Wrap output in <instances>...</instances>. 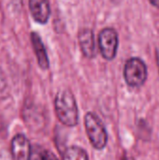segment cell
<instances>
[{"mask_svg":"<svg viewBox=\"0 0 159 160\" xmlns=\"http://www.w3.org/2000/svg\"><path fill=\"white\" fill-rule=\"evenodd\" d=\"M11 154L14 160L31 159V145L22 134H17L11 142Z\"/></svg>","mask_w":159,"mask_h":160,"instance_id":"5","label":"cell"},{"mask_svg":"<svg viewBox=\"0 0 159 160\" xmlns=\"http://www.w3.org/2000/svg\"><path fill=\"white\" fill-rule=\"evenodd\" d=\"M124 77L129 86H142L147 78V68L144 62L140 58L129 59L125 66Z\"/></svg>","mask_w":159,"mask_h":160,"instance_id":"3","label":"cell"},{"mask_svg":"<svg viewBox=\"0 0 159 160\" xmlns=\"http://www.w3.org/2000/svg\"><path fill=\"white\" fill-rule=\"evenodd\" d=\"M57 118L67 127H74L79 121V111L73 94L69 90H61L54 100Z\"/></svg>","mask_w":159,"mask_h":160,"instance_id":"1","label":"cell"},{"mask_svg":"<svg viewBox=\"0 0 159 160\" xmlns=\"http://www.w3.org/2000/svg\"><path fill=\"white\" fill-rule=\"evenodd\" d=\"M0 160H11L7 155L5 154H0Z\"/></svg>","mask_w":159,"mask_h":160,"instance_id":"11","label":"cell"},{"mask_svg":"<svg viewBox=\"0 0 159 160\" xmlns=\"http://www.w3.org/2000/svg\"><path fill=\"white\" fill-rule=\"evenodd\" d=\"M98 45L102 56L107 60H112L118 49V35L112 28L103 29L98 37Z\"/></svg>","mask_w":159,"mask_h":160,"instance_id":"4","label":"cell"},{"mask_svg":"<svg viewBox=\"0 0 159 160\" xmlns=\"http://www.w3.org/2000/svg\"><path fill=\"white\" fill-rule=\"evenodd\" d=\"M122 160H134L131 157H128V156H126V157H124L123 158V159Z\"/></svg>","mask_w":159,"mask_h":160,"instance_id":"14","label":"cell"},{"mask_svg":"<svg viewBox=\"0 0 159 160\" xmlns=\"http://www.w3.org/2000/svg\"><path fill=\"white\" fill-rule=\"evenodd\" d=\"M31 41H32V45H33V49L35 52V54L37 56V63L39 65V67L42 69H47L49 68V58L46 52V49L44 47V44L40 38V37L33 32L31 33Z\"/></svg>","mask_w":159,"mask_h":160,"instance_id":"8","label":"cell"},{"mask_svg":"<svg viewBox=\"0 0 159 160\" xmlns=\"http://www.w3.org/2000/svg\"><path fill=\"white\" fill-rule=\"evenodd\" d=\"M80 47L82 53L87 58H93L96 55V45L94 33L90 29H83L79 35Z\"/></svg>","mask_w":159,"mask_h":160,"instance_id":"7","label":"cell"},{"mask_svg":"<svg viewBox=\"0 0 159 160\" xmlns=\"http://www.w3.org/2000/svg\"><path fill=\"white\" fill-rule=\"evenodd\" d=\"M29 8L33 19L38 23H46L50 18L51 8L48 0H29Z\"/></svg>","mask_w":159,"mask_h":160,"instance_id":"6","label":"cell"},{"mask_svg":"<svg viewBox=\"0 0 159 160\" xmlns=\"http://www.w3.org/2000/svg\"><path fill=\"white\" fill-rule=\"evenodd\" d=\"M84 123L87 136L93 147L97 150L104 149L108 142V134L100 118L94 112H88L84 117Z\"/></svg>","mask_w":159,"mask_h":160,"instance_id":"2","label":"cell"},{"mask_svg":"<svg viewBox=\"0 0 159 160\" xmlns=\"http://www.w3.org/2000/svg\"><path fill=\"white\" fill-rule=\"evenodd\" d=\"M157 66L159 68V46L157 47Z\"/></svg>","mask_w":159,"mask_h":160,"instance_id":"13","label":"cell"},{"mask_svg":"<svg viewBox=\"0 0 159 160\" xmlns=\"http://www.w3.org/2000/svg\"><path fill=\"white\" fill-rule=\"evenodd\" d=\"M38 160H58V158L51 151L43 150L40 152V154L38 156Z\"/></svg>","mask_w":159,"mask_h":160,"instance_id":"10","label":"cell"},{"mask_svg":"<svg viewBox=\"0 0 159 160\" xmlns=\"http://www.w3.org/2000/svg\"><path fill=\"white\" fill-rule=\"evenodd\" d=\"M63 160H89L86 151L79 146H70L63 154Z\"/></svg>","mask_w":159,"mask_h":160,"instance_id":"9","label":"cell"},{"mask_svg":"<svg viewBox=\"0 0 159 160\" xmlns=\"http://www.w3.org/2000/svg\"><path fill=\"white\" fill-rule=\"evenodd\" d=\"M153 6L157 7V8H159V0H149Z\"/></svg>","mask_w":159,"mask_h":160,"instance_id":"12","label":"cell"}]
</instances>
